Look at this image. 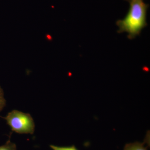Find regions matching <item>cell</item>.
I'll return each mask as SVG.
<instances>
[{
	"instance_id": "7",
	"label": "cell",
	"mask_w": 150,
	"mask_h": 150,
	"mask_svg": "<svg viewBox=\"0 0 150 150\" xmlns=\"http://www.w3.org/2000/svg\"><path fill=\"white\" fill-rule=\"evenodd\" d=\"M126 1H127L129 2L130 3L132 1H134V0H126Z\"/></svg>"
},
{
	"instance_id": "6",
	"label": "cell",
	"mask_w": 150,
	"mask_h": 150,
	"mask_svg": "<svg viewBox=\"0 0 150 150\" xmlns=\"http://www.w3.org/2000/svg\"><path fill=\"white\" fill-rule=\"evenodd\" d=\"M6 104V100L4 97V92L0 86V112L5 106Z\"/></svg>"
},
{
	"instance_id": "4",
	"label": "cell",
	"mask_w": 150,
	"mask_h": 150,
	"mask_svg": "<svg viewBox=\"0 0 150 150\" xmlns=\"http://www.w3.org/2000/svg\"><path fill=\"white\" fill-rule=\"evenodd\" d=\"M0 150H17L16 145L9 140L5 144L0 146Z\"/></svg>"
},
{
	"instance_id": "1",
	"label": "cell",
	"mask_w": 150,
	"mask_h": 150,
	"mask_svg": "<svg viewBox=\"0 0 150 150\" xmlns=\"http://www.w3.org/2000/svg\"><path fill=\"white\" fill-rule=\"evenodd\" d=\"M129 10L126 16L116 22L118 33L126 32L129 39L139 35L147 25V12L149 5L143 0H134L130 3Z\"/></svg>"
},
{
	"instance_id": "2",
	"label": "cell",
	"mask_w": 150,
	"mask_h": 150,
	"mask_svg": "<svg viewBox=\"0 0 150 150\" xmlns=\"http://www.w3.org/2000/svg\"><path fill=\"white\" fill-rule=\"evenodd\" d=\"M12 131L19 134H33L35 123L30 114L14 110L8 112L4 118Z\"/></svg>"
},
{
	"instance_id": "5",
	"label": "cell",
	"mask_w": 150,
	"mask_h": 150,
	"mask_svg": "<svg viewBox=\"0 0 150 150\" xmlns=\"http://www.w3.org/2000/svg\"><path fill=\"white\" fill-rule=\"evenodd\" d=\"M50 147L53 150H78L74 146L67 147H60L54 146V145H50Z\"/></svg>"
},
{
	"instance_id": "3",
	"label": "cell",
	"mask_w": 150,
	"mask_h": 150,
	"mask_svg": "<svg viewBox=\"0 0 150 150\" xmlns=\"http://www.w3.org/2000/svg\"><path fill=\"white\" fill-rule=\"evenodd\" d=\"M124 150H148L144 144L139 142L127 144L124 147Z\"/></svg>"
}]
</instances>
